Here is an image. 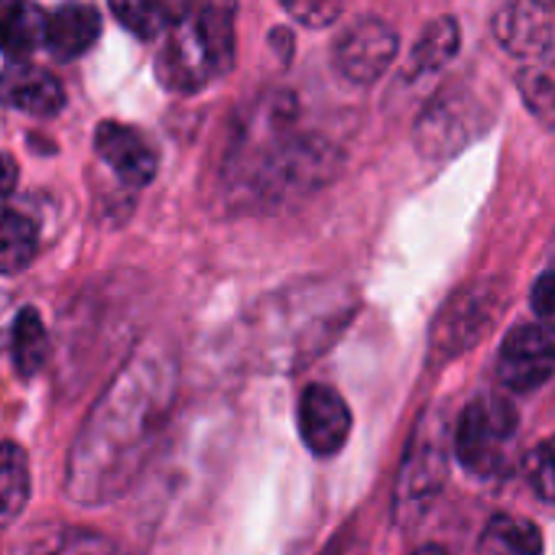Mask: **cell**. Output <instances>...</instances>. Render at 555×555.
Returning a JSON list of instances; mask_svg holds the SVG:
<instances>
[{
	"instance_id": "19",
	"label": "cell",
	"mask_w": 555,
	"mask_h": 555,
	"mask_svg": "<svg viewBox=\"0 0 555 555\" xmlns=\"http://www.w3.org/2000/svg\"><path fill=\"white\" fill-rule=\"evenodd\" d=\"M481 555H543V537L530 520L504 514L488 524Z\"/></svg>"
},
{
	"instance_id": "20",
	"label": "cell",
	"mask_w": 555,
	"mask_h": 555,
	"mask_svg": "<svg viewBox=\"0 0 555 555\" xmlns=\"http://www.w3.org/2000/svg\"><path fill=\"white\" fill-rule=\"evenodd\" d=\"M39 244V228L29 215L7 208L3 211V228H0V267L3 273H16L23 270Z\"/></svg>"
},
{
	"instance_id": "15",
	"label": "cell",
	"mask_w": 555,
	"mask_h": 555,
	"mask_svg": "<svg viewBox=\"0 0 555 555\" xmlns=\"http://www.w3.org/2000/svg\"><path fill=\"white\" fill-rule=\"evenodd\" d=\"M192 10V3H172V0H156V3H111V13L140 39H156V36H169L176 29V23Z\"/></svg>"
},
{
	"instance_id": "27",
	"label": "cell",
	"mask_w": 555,
	"mask_h": 555,
	"mask_svg": "<svg viewBox=\"0 0 555 555\" xmlns=\"http://www.w3.org/2000/svg\"><path fill=\"white\" fill-rule=\"evenodd\" d=\"M328 555H361L358 543H335V550Z\"/></svg>"
},
{
	"instance_id": "23",
	"label": "cell",
	"mask_w": 555,
	"mask_h": 555,
	"mask_svg": "<svg viewBox=\"0 0 555 555\" xmlns=\"http://www.w3.org/2000/svg\"><path fill=\"white\" fill-rule=\"evenodd\" d=\"M527 468H530V481H533L537 494L555 504V436L533 449Z\"/></svg>"
},
{
	"instance_id": "3",
	"label": "cell",
	"mask_w": 555,
	"mask_h": 555,
	"mask_svg": "<svg viewBox=\"0 0 555 555\" xmlns=\"http://www.w3.org/2000/svg\"><path fill=\"white\" fill-rule=\"evenodd\" d=\"M234 7H192L166 36L156 59V75L172 91H195L234 65Z\"/></svg>"
},
{
	"instance_id": "2",
	"label": "cell",
	"mask_w": 555,
	"mask_h": 555,
	"mask_svg": "<svg viewBox=\"0 0 555 555\" xmlns=\"http://www.w3.org/2000/svg\"><path fill=\"white\" fill-rule=\"evenodd\" d=\"M234 189L260 208L293 205L328 185L341 169V153L322 137L276 127L267 137L241 133Z\"/></svg>"
},
{
	"instance_id": "24",
	"label": "cell",
	"mask_w": 555,
	"mask_h": 555,
	"mask_svg": "<svg viewBox=\"0 0 555 555\" xmlns=\"http://www.w3.org/2000/svg\"><path fill=\"white\" fill-rule=\"evenodd\" d=\"M530 306H533L540 325H546V328H553L555 332V267L553 270H546V273L533 283Z\"/></svg>"
},
{
	"instance_id": "26",
	"label": "cell",
	"mask_w": 555,
	"mask_h": 555,
	"mask_svg": "<svg viewBox=\"0 0 555 555\" xmlns=\"http://www.w3.org/2000/svg\"><path fill=\"white\" fill-rule=\"evenodd\" d=\"M13 179H16V163L13 156H3V192H13Z\"/></svg>"
},
{
	"instance_id": "18",
	"label": "cell",
	"mask_w": 555,
	"mask_h": 555,
	"mask_svg": "<svg viewBox=\"0 0 555 555\" xmlns=\"http://www.w3.org/2000/svg\"><path fill=\"white\" fill-rule=\"evenodd\" d=\"M46 23L49 13L36 3H13L3 13V49L7 59H26L36 46H46Z\"/></svg>"
},
{
	"instance_id": "14",
	"label": "cell",
	"mask_w": 555,
	"mask_h": 555,
	"mask_svg": "<svg viewBox=\"0 0 555 555\" xmlns=\"http://www.w3.org/2000/svg\"><path fill=\"white\" fill-rule=\"evenodd\" d=\"M7 101L33 117H52L62 111L65 104V91L59 85L55 75H49L46 68H36V65H23V68H13L7 75V88H3Z\"/></svg>"
},
{
	"instance_id": "12",
	"label": "cell",
	"mask_w": 555,
	"mask_h": 555,
	"mask_svg": "<svg viewBox=\"0 0 555 555\" xmlns=\"http://www.w3.org/2000/svg\"><path fill=\"white\" fill-rule=\"evenodd\" d=\"M94 150L127 185H146L156 176V166H159L156 153L137 127H127L117 120L98 124Z\"/></svg>"
},
{
	"instance_id": "7",
	"label": "cell",
	"mask_w": 555,
	"mask_h": 555,
	"mask_svg": "<svg viewBox=\"0 0 555 555\" xmlns=\"http://www.w3.org/2000/svg\"><path fill=\"white\" fill-rule=\"evenodd\" d=\"M446 442L442 433L426 423L416 436L413 446L403 459V472L397 481V501H393V514L403 524H413L423 517V511L436 501L442 481H446Z\"/></svg>"
},
{
	"instance_id": "1",
	"label": "cell",
	"mask_w": 555,
	"mask_h": 555,
	"mask_svg": "<svg viewBox=\"0 0 555 555\" xmlns=\"http://www.w3.org/2000/svg\"><path fill=\"white\" fill-rule=\"evenodd\" d=\"M172 387V358L156 345H143L120 367L75 436L65 472L72 501L104 504L130 485L169 413Z\"/></svg>"
},
{
	"instance_id": "13",
	"label": "cell",
	"mask_w": 555,
	"mask_h": 555,
	"mask_svg": "<svg viewBox=\"0 0 555 555\" xmlns=\"http://www.w3.org/2000/svg\"><path fill=\"white\" fill-rule=\"evenodd\" d=\"M101 33V16L88 3H62L49 13L46 23V49L59 59H75L94 46Z\"/></svg>"
},
{
	"instance_id": "5",
	"label": "cell",
	"mask_w": 555,
	"mask_h": 555,
	"mask_svg": "<svg viewBox=\"0 0 555 555\" xmlns=\"http://www.w3.org/2000/svg\"><path fill=\"white\" fill-rule=\"evenodd\" d=\"M517 436V413L504 397H478L459 429H455V455L475 475L504 472Z\"/></svg>"
},
{
	"instance_id": "9",
	"label": "cell",
	"mask_w": 555,
	"mask_h": 555,
	"mask_svg": "<svg viewBox=\"0 0 555 555\" xmlns=\"http://www.w3.org/2000/svg\"><path fill=\"white\" fill-rule=\"evenodd\" d=\"M555 374V332L546 325L514 328L498 358V377L514 393H533Z\"/></svg>"
},
{
	"instance_id": "10",
	"label": "cell",
	"mask_w": 555,
	"mask_h": 555,
	"mask_svg": "<svg viewBox=\"0 0 555 555\" xmlns=\"http://www.w3.org/2000/svg\"><path fill=\"white\" fill-rule=\"evenodd\" d=\"M299 433L312 455H338L351 436V410L345 397L325 384H312L299 397Z\"/></svg>"
},
{
	"instance_id": "17",
	"label": "cell",
	"mask_w": 555,
	"mask_h": 555,
	"mask_svg": "<svg viewBox=\"0 0 555 555\" xmlns=\"http://www.w3.org/2000/svg\"><path fill=\"white\" fill-rule=\"evenodd\" d=\"M459 39H462V36H459L455 16H439V20H433V23L423 29L420 42L413 46L410 72H416V75L442 72V68L455 59V52H459Z\"/></svg>"
},
{
	"instance_id": "6",
	"label": "cell",
	"mask_w": 555,
	"mask_h": 555,
	"mask_svg": "<svg viewBox=\"0 0 555 555\" xmlns=\"http://www.w3.org/2000/svg\"><path fill=\"white\" fill-rule=\"evenodd\" d=\"M488 124V114L481 107V101L465 91V88H446L439 91L426 111L416 120V146L439 159V156H452L459 153L475 133H481V127Z\"/></svg>"
},
{
	"instance_id": "16",
	"label": "cell",
	"mask_w": 555,
	"mask_h": 555,
	"mask_svg": "<svg viewBox=\"0 0 555 555\" xmlns=\"http://www.w3.org/2000/svg\"><path fill=\"white\" fill-rule=\"evenodd\" d=\"M49 354V335L36 309H20L10 328V358L20 377H33Z\"/></svg>"
},
{
	"instance_id": "22",
	"label": "cell",
	"mask_w": 555,
	"mask_h": 555,
	"mask_svg": "<svg viewBox=\"0 0 555 555\" xmlns=\"http://www.w3.org/2000/svg\"><path fill=\"white\" fill-rule=\"evenodd\" d=\"M26 498H29L26 455L16 442H3V462H0V517H3V524L16 520Z\"/></svg>"
},
{
	"instance_id": "25",
	"label": "cell",
	"mask_w": 555,
	"mask_h": 555,
	"mask_svg": "<svg viewBox=\"0 0 555 555\" xmlns=\"http://www.w3.org/2000/svg\"><path fill=\"white\" fill-rule=\"evenodd\" d=\"M289 16H296L302 26H328L341 16V3H283Z\"/></svg>"
},
{
	"instance_id": "21",
	"label": "cell",
	"mask_w": 555,
	"mask_h": 555,
	"mask_svg": "<svg viewBox=\"0 0 555 555\" xmlns=\"http://www.w3.org/2000/svg\"><path fill=\"white\" fill-rule=\"evenodd\" d=\"M520 94L530 107V114L546 124V127H555V62L553 59H540V62H530L520 78Z\"/></svg>"
},
{
	"instance_id": "28",
	"label": "cell",
	"mask_w": 555,
	"mask_h": 555,
	"mask_svg": "<svg viewBox=\"0 0 555 555\" xmlns=\"http://www.w3.org/2000/svg\"><path fill=\"white\" fill-rule=\"evenodd\" d=\"M413 555H449L442 546H423V550H416Z\"/></svg>"
},
{
	"instance_id": "8",
	"label": "cell",
	"mask_w": 555,
	"mask_h": 555,
	"mask_svg": "<svg viewBox=\"0 0 555 555\" xmlns=\"http://www.w3.org/2000/svg\"><path fill=\"white\" fill-rule=\"evenodd\" d=\"M400 46L397 29L380 20V16H361L354 20L338 39H335V68L354 81V85H371L377 81L387 65L393 62Z\"/></svg>"
},
{
	"instance_id": "4",
	"label": "cell",
	"mask_w": 555,
	"mask_h": 555,
	"mask_svg": "<svg viewBox=\"0 0 555 555\" xmlns=\"http://www.w3.org/2000/svg\"><path fill=\"white\" fill-rule=\"evenodd\" d=\"M501 309H504V283L485 280V283H465L462 289H455L442 302L429 332L433 361L446 364L465 354L468 348H475L491 332Z\"/></svg>"
},
{
	"instance_id": "11",
	"label": "cell",
	"mask_w": 555,
	"mask_h": 555,
	"mask_svg": "<svg viewBox=\"0 0 555 555\" xmlns=\"http://www.w3.org/2000/svg\"><path fill=\"white\" fill-rule=\"evenodd\" d=\"M494 36L511 55L540 62L553 49L555 7L537 0L507 3L494 13Z\"/></svg>"
}]
</instances>
